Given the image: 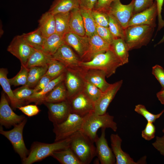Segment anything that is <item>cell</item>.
<instances>
[{"mask_svg":"<svg viewBox=\"0 0 164 164\" xmlns=\"http://www.w3.org/2000/svg\"><path fill=\"white\" fill-rule=\"evenodd\" d=\"M114 117L108 113L98 115L93 112L84 117L80 130L87 135L94 142L98 137V130L100 128H110L114 132L117 130V124Z\"/></svg>","mask_w":164,"mask_h":164,"instance_id":"obj_1","label":"cell"},{"mask_svg":"<svg viewBox=\"0 0 164 164\" xmlns=\"http://www.w3.org/2000/svg\"><path fill=\"white\" fill-rule=\"evenodd\" d=\"M94 143L80 130L72 136L70 147L82 164H89L97 156Z\"/></svg>","mask_w":164,"mask_h":164,"instance_id":"obj_2","label":"cell"},{"mask_svg":"<svg viewBox=\"0 0 164 164\" xmlns=\"http://www.w3.org/2000/svg\"><path fill=\"white\" fill-rule=\"evenodd\" d=\"M71 139L72 136L50 144L35 142L31 146L28 156L22 163L23 164H31L51 156L53 152L69 147Z\"/></svg>","mask_w":164,"mask_h":164,"instance_id":"obj_3","label":"cell"},{"mask_svg":"<svg viewBox=\"0 0 164 164\" xmlns=\"http://www.w3.org/2000/svg\"><path fill=\"white\" fill-rule=\"evenodd\" d=\"M122 65L120 60L110 50L97 54L90 61H81L80 63V66L82 68L98 69L104 71L107 78L114 74L117 68Z\"/></svg>","mask_w":164,"mask_h":164,"instance_id":"obj_4","label":"cell"},{"mask_svg":"<svg viewBox=\"0 0 164 164\" xmlns=\"http://www.w3.org/2000/svg\"><path fill=\"white\" fill-rule=\"evenodd\" d=\"M154 28L147 25H134L125 29L124 40L129 51L141 48L150 42Z\"/></svg>","mask_w":164,"mask_h":164,"instance_id":"obj_5","label":"cell"},{"mask_svg":"<svg viewBox=\"0 0 164 164\" xmlns=\"http://www.w3.org/2000/svg\"><path fill=\"white\" fill-rule=\"evenodd\" d=\"M84 117L70 113L67 119L62 123L53 125V130L55 137V142L69 138L80 130Z\"/></svg>","mask_w":164,"mask_h":164,"instance_id":"obj_6","label":"cell"},{"mask_svg":"<svg viewBox=\"0 0 164 164\" xmlns=\"http://www.w3.org/2000/svg\"><path fill=\"white\" fill-rule=\"evenodd\" d=\"M25 118L20 123L14 126L11 130L5 131L0 126V133L6 137L12 144L15 151L23 161L28 156L29 151L27 149L23 137V128L27 122Z\"/></svg>","mask_w":164,"mask_h":164,"instance_id":"obj_7","label":"cell"},{"mask_svg":"<svg viewBox=\"0 0 164 164\" xmlns=\"http://www.w3.org/2000/svg\"><path fill=\"white\" fill-rule=\"evenodd\" d=\"M36 50L25 40L22 35L15 36L7 48V51L20 60L21 65L25 66Z\"/></svg>","mask_w":164,"mask_h":164,"instance_id":"obj_8","label":"cell"},{"mask_svg":"<svg viewBox=\"0 0 164 164\" xmlns=\"http://www.w3.org/2000/svg\"><path fill=\"white\" fill-rule=\"evenodd\" d=\"M134 1L132 0L127 5L122 4L120 0L116 1L111 4L108 14L116 19L125 29L133 15Z\"/></svg>","mask_w":164,"mask_h":164,"instance_id":"obj_9","label":"cell"},{"mask_svg":"<svg viewBox=\"0 0 164 164\" xmlns=\"http://www.w3.org/2000/svg\"><path fill=\"white\" fill-rule=\"evenodd\" d=\"M78 69L67 68L64 82L66 88L67 100L82 91L85 81Z\"/></svg>","mask_w":164,"mask_h":164,"instance_id":"obj_10","label":"cell"},{"mask_svg":"<svg viewBox=\"0 0 164 164\" xmlns=\"http://www.w3.org/2000/svg\"><path fill=\"white\" fill-rule=\"evenodd\" d=\"M52 57L62 63L67 68L78 69L80 67L79 56L71 47L65 43L57 50Z\"/></svg>","mask_w":164,"mask_h":164,"instance_id":"obj_11","label":"cell"},{"mask_svg":"<svg viewBox=\"0 0 164 164\" xmlns=\"http://www.w3.org/2000/svg\"><path fill=\"white\" fill-rule=\"evenodd\" d=\"M48 109V118L53 125L60 124L65 120L71 113L70 107L67 100L56 103L43 102Z\"/></svg>","mask_w":164,"mask_h":164,"instance_id":"obj_12","label":"cell"},{"mask_svg":"<svg viewBox=\"0 0 164 164\" xmlns=\"http://www.w3.org/2000/svg\"><path fill=\"white\" fill-rule=\"evenodd\" d=\"M26 118L17 114L9 106L5 94L2 92L0 101V123L2 126L9 128L20 123Z\"/></svg>","mask_w":164,"mask_h":164,"instance_id":"obj_13","label":"cell"},{"mask_svg":"<svg viewBox=\"0 0 164 164\" xmlns=\"http://www.w3.org/2000/svg\"><path fill=\"white\" fill-rule=\"evenodd\" d=\"M67 100L70 104L71 113L84 117L94 112V104L83 91Z\"/></svg>","mask_w":164,"mask_h":164,"instance_id":"obj_14","label":"cell"},{"mask_svg":"<svg viewBox=\"0 0 164 164\" xmlns=\"http://www.w3.org/2000/svg\"><path fill=\"white\" fill-rule=\"evenodd\" d=\"M105 128H101V134L94 142L96 145L97 156L101 164H114L116 163V159L111 149L108 144L105 138Z\"/></svg>","mask_w":164,"mask_h":164,"instance_id":"obj_15","label":"cell"},{"mask_svg":"<svg viewBox=\"0 0 164 164\" xmlns=\"http://www.w3.org/2000/svg\"><path fill=\"white\" fill-rule=\"evenodd\" d=\"M158 15L157 4L155 1L149 8L134 14L128 23V26L147 25L155 28L156 26V18Z\"/></svg>","mask_w":164,"mask_h":164,"instance_id":"obj_16","label":"cell"},{"mask_svg":"<svg viewBox=\"0 0 164 164\" xmlns=\"http://www.w3.org/2000/svg\"><path fill=\"white\" fill-rule=\"evenodd\" d=\"M123 80L111 84L110 86L103 94L99 99L94 104V112L98 115L105 114L110 104L114 98L121 87Z\"/></svg>","mask_w":164,"mask_h":164,"instance_id":"obj_17","label":"cell"},{"mask_svg":"<svg viewBox=\"0 0 164 164\" xmlns=\"http://www.w3.org/2000/svg\"><path fill=\"white\" fill-rule=\"evenodd\" d=\"M80 70L85 81L95 85L103 92L107 90L111 85L106 81V74L102 70L81 67Z\"/></svg>","mask_w":164,"mask_h":164,"instance_id":"obj_18","label":"cell"},{"mask_svg":"<svg viewBox=\"0 0 164 164\" xmlns=\"http://www.w3.org/2000/svg\"><path fill=\"white\" fill-rule=\"evenodd\" d=\"M65 44L71 47L81 58L88 50L90 45L89 38L68 32L63 36Z\"/></svg>","mask_w":164,"mask_h":164,"instance_id":"obj_19","label":"cell"},{"mask_svg":"<svg viewBox=\"0 0 164 164\" xmlns=\"http://www.w3.org/2000/svg\"><path fill=\"white\" fill-rule=\"evenodd\" d=\"M89 47L83 56L80 58L82 62L91 60L96 55L110 50V45L103 40L96 33L89 37Z\"/></svg>","mask_w":164,"mask_h":164,"instance_id":"obj_20","label":"cell"},{"mask_svg":"<svg viewBox=\"0 0 164 164\" xmlns=\"http://www.w3.org/2000/svg\"><path fill=\"white\" fill-rule=\"evenodd\" d=\"M111 149L116 159V164H137L139 161L135 162L130 155L122 149V140L118 134H112L110 136Z\"/></svg>","mask_w":164,"mask_h":164,"instance_id":"obj_21","label":"cell"},{"mask_svg":"<svg viewBox=\"0 0 164 164\" xmlns=\"http://www.w3.org/2000/svg\"><path fill=\"white\" fill-rule=\"evenodd\" d=\"M8 71L6 68H1L0 69V84L4 92L10 101L11 106L14 109L22 106L24 103V101L18 100L15 96L11 89V84L7 77Z\"/></svg>","mask_w":164,"mask_h":164,"instance_id":"obj_22","label":"cell"},{"mask_svg":"<svg viewBox=\"0 0 164 164\" xmlns=\"http://www.w3.org/2000/svg\"><path fill=\"white\" fill-rule=\"evenodd\" d=\"M65 78V72L58 77L52 80L43 90L34 93L25 101L27 103L34 102L37 104L42 103L46 96L58 84L63 81Z\"/></svg>","mask_w":164,"mask_h":164,"instance_id":"obj_23","label":"cell"},{"mask_svg":"<svg viewBox=\"0 0 164 164\" xmlns=\"http://www.w3.org/2000/svg\"><path fill=\"white\" fill-rule=\"evenodd\" d=\"M38 27L45 38L56 32L54 15L49 11L42 15L38 20Z\"/></svg>","mask_w":164,"mask_h":164,"instance_id":"obj_24","label":"cell"},{"mask_svg":"<svg viewBox=\"0 0 164 164\" xmlns=\"http://www.w3.org/2000/svg\"><path fill=\"white\" fill-rule=\"evenodd\" d=\"M68 32L81 36L85 35L83 18L80 8L74 9L70 12Z\"/></svg>","mask_w":164,"mask_h":164,"instance_id":"obj_25","label":"cell"},{"mask_svg":"<svg viewBox=\"0 0 164 164\" xmlns=\"http://www.w3.org/2000/svg\"><path fill=\"white\" fill-rule=\"evenodd\" d=\"M110 50L120 60L123 65L128 63L129 50L124 39H114L110 45Z\"/></svg>","mask_w":164,"mask_h":164,"instance_id":"obj_26","label":"cell"},{"mask_svg":"<svg viewBox=\"0 0 164 164\" xmlns=\"http://www.w3.org/2000/svg\"><path fill=\"white\" fill-rule=\"evenodd\" d=\"M78 0H54L48 10L53 15L70 12L79 8Z\"/></svg>","mask_w":164,"mask_h":164,"instance_id":"obj_27","label":"cell"},{"mask_svg":"<svg viewBox=\"0 0 164 164\" xmlns=\"http://www.w3.org/2000/svg\"><path fill=\"white\" fill-rule=\"evenodd\" d=\"M64 44L63 36L55 32L46 38L42 50L47 55L52 56Z\"/></svg>","mask_w":164,"mask_h":164,"instance_id":"obj_28","label":"cell"},{"mask_svg":"<svg viewBox=\"0 0 164 164\" xmlns=\"http://www.w3.org/2000/svg\"><path fill=\"white\" fill-rule=\"evenodd\" d=\"M67 100V93L64 81L56 85L44 98L43 102L56 103Z\"/></svg>","mask_w":164,"mask_h":164,"instance_id":"obj_29","label":"cell"},{"mask_svg":"<svg viewBox=\"0 0 164 164\" xmlns=\"http://www.w3.org/2000/svg\"><path fill=\"white\" fill-rule=\"evenodd\" d=\"M52 56L45 53L42 50H36L29 57L26 65L28 69L35 67L48 66Z\"/></svg>","mask_w":164,"mask_h":164,"instance_id":"obj_30","label":"cell"},{"mask_svg":"<svg viewBox=\"0 0 164 164\" xmlns=\"http://www.w3.org/2000/svg\"><path fill=\"white\" fill-rule=\"evenodd\" d=\"M51 156L62 164H82L70 146L53 152Z\"/></svg>","mask_w":164,"mask_h":164,"instance_id":"obj_31","label":"cell"},{"mask_svg":"<svg viewBox=\"0 0 164 164\" xmlns=\"http://www.w3.org/2000/svg\"><path fill=\"white\" fill-rule=\"evenodd\" d=\"M22 35L25 40L32 47L36 50H42L46 38L43 36L39 27Z\"/></svg>","mask_w":164,"mask_h":164,"instance_id":"obj_32","label":"cell"},{"mask_svg":"<svg viewBox=\"0 0 164 164\" xmlns=\"http://www.w3.org/2000/svg\"><path fill=\"white\" fill-rule=\"evenodd\" d=\"M54 15L55 20L56 33L63 36L68 32L70 12L59 13Z\"/></svg>","mask_w":164,"mask_h":164,"instance_id":"obj_33","label":"cell"},{"mask_svg":"<svg viewBox=\"0 0 164 164\" xmlns=\"http://www.w3.org/2000/svg\"><path fill=\"white\" fill-rule=\"evenodd\" d=\"M80 9L85 31V35L90 37L96 33V25L91 14L92 10Z\"/></svg>","mask_w":164,"mask_h":164,"instance_id":"obj_34","label":"cell"},{"mask_svg":"<svg viewBox=\"0 0 164 164\" xmlns=\"http://www.w3.org/2000/svg\"><path fill=\"white\" fill-rule=\"evenodd\" d=\"M48 66L35 67L29 69L28 81L26 85L30 88H34L45 74Z\"/></svg>","mask_w":164,"mask_h":164,"instance_id":"obj_35","label":"cell"},{"mask_svg":"<svg viewBox=\"0 0 164 164\" xmlns=\"http://www.w3.org/2000/svg\"><path fill=\"white\" fill-rule=\"evenodd\" d=\"M66 69V67L62 63L52 58L45 75L53 79L64 73Z\"/></svg>","mask_w":164,"mask_h":164,"instance_id":"obj_36","label":"cell"},{"mask_svg":"<svg viewBox=\"0 0 164 164\" xmlns=\"http://www.w3.org/2000/svg\"><path fill=\"white\" fill-rule=\"evenodd\" d=\"M82 91L94 104L99 99L103 93L97 87L85 81Z\"/></svg>","mask_w":164,"mask_h":164,"instance_id":"obj_37","label":"cell"},{"mask_svg":"<svg viewBox=\"0 0 164 164\" xmlns=\"http://www.w3.org/2000/svg\"><path fill=\"white\" fill-rule=\"evenodd\" d=\"M29 69L21 65V69L18 73L12 78L9 79L11 85L15 86L26 85L27 82Z\"/></svg>","mask_w":164,"mask_h":164,"instance_id":"obj_38","label":"cell"},{"mask_svg":"<svg viewBox=\"0 0 164 164\" xmlns=\"http://www.w3.org/2000/svg\"><path fill=\"white\" fill-rule=\"evenodd\" d=\"M108 28L115 39L122 38L124 39L125 29L113 17L108 14Z\"/></svg>","mask_w":164,"mask_h":164,"instance_id":"obj_39","label":"cell"},{"mask_svg":"<svg viewBox=\"0 0 164 164\" xmlns=\"http://www.w3.org/2000/svg\"><path fill=\"white\" fill-rule=\"evenodd\" d=\"M135 111L138 114L144 117L147 122L154 123L156 119L159 118L164 112L162 110L160 113L153 114L149 111L142 104H138L135 106Z\"/></svg>","mask_w":164,"mask_h":164,"instance_id":"obj_40","label":"cell"},{"mask_svg":"<svg viewBox=\"0 0 164 164\" xmlns=\"http://www.w3.org/2000/svg\"><path fill=\"white\" fill-rule=\"evenodd\" d=\"M91 14L96 25L108 27L109 17L108 13L92 9Z\"/></svg>","mask_w":164,"mask_h":164,"instance_id":"obj_41","label":"cell"},{"mask_svg":"<svg viewBox=\"0 0 164 164\" xmlns=\"http://www.w3.org/2000/svg\"><path fill=\"white\" fill-rule=\"evenodd\" d=\"M15 97L19 100L24 101L35 93L33 89L26 85L18 88L13 91Z\"/></svg>","mask_w":164,"mask_h":164,"instance_id":"obj_42","label":"cell"},{"mask_svg":"<svg viewBox=\"0 0 164 164\" xmlns=\"http://www.w3.org/2000/svg\"><path fill=\"white\" fill-rule=\"evenodd\" d=\"M96 33L103 40L110 45L115 39L108 27L96 25Z\"/></svg>","mask_w":164,"mask_h":164,"instance_id":"obj_43","label":"cell"},{"mask_svg":"<svg viewBox=\"0 0 164 164\" xmlns=\"http://www.w3.org/2000/svg\"><path fill=\"white\" fill-rule=\"evenodd\" d=\"M133 14H135L143 11L151 7L153 4V0H134Z\"/></svg>","mask_w":164,"mask_h":164,"instance_id":"obj_44","label":"cell"},{"mask_svg":"<svg viewBox=\"0 0 164 164\" xmlns=\"http://www.w3.org/2000/svg\"><path fill=\"white\" fill-rule=\"evenodd\" d=\"M155 132L153 123L147 122L145 129L142 132V136L145 140L150 141L155 137Z\"/></svg>","mask_w":164,"mask_h":164,"instance_id":"obj_45","label":"cell"},{"mask_svg":"<svg viewBox=\"0 0 164 164\" xmlns=\"http://www.w3.org/2000/svg\"><path fill=\"white\" fill-rule=\"evenodd\" d=\"M25 114L28 117H32L38 114L40 110L36 105H27L21 106L18 108Z\"/></svg>","mask_w":164,"mask_h":164,"instance_id":"obj_46","label":"cell"},{"mask_svg":"<svg viewBox=\"0 0 164 164\" xmlns=\"http://www.w3.org/2000/svg\"><path fill=\"white\" fill-rule=\"evenodd\" d=\"M152 73L159 83L162 89H164V69L161 66L156 64L152 67Z\"/></svg>","mask_w":164,"mask_h":164,"instance_id":"obj_47","label":"cell"},{"mask_svg":"<svg viewBox=\"0 0 164 164\" xmlns=\"http://www.w3.org/2000/svg\"><path fill=\"white\" fill-rule=\"evenodd\" d=\"M117 0H97L93 9L108 13L112 3Z\"/></svg>","mask_w":164,"mask_h":164,"instance_id":"obj_48","label":"cell"},{"mask_svg":"<svg viewBox=\"0 0 164 164\" xmlns=\"http://www.w3.org/2000/svg\"><path fill=\"white\" fill-rule=\"evenodd\" d=\"M52 80L53 79L50 77L44 75L34 88L35 93L39 92L43 90Z\"/></svg>","mask_w":164,"mask_h":164,"instance_id":"obj_49","label":"cell"},{"mask_svg":"<svg viewBox=\"0 0 164 164\" xmlns=\"http://www.w3.org/2000/svg\"><path fill=\"white\" fill-rule=\"evenodd\" d=\"M164 0H155L158 10V26L157 31H160L164 27V20L162 17L161 12Z\"/></svg>","mask_w":164,"mask_h":164,"instance_id":"obj_50","label":"cell"},{"mask_svg":"<svg viewBox=\"0 0 164 164\" xmlns=\"http://www.w3.org/2000/svg\"><path fill=\"white\" fill-rule=\"evenodd\" d=\"M152 144L161 155L164 156V135L160 137L156 136L155 141Z\"/></svg>","mask_w":164,"mask_h":164,"instance_id":"obj_51","label":"cell"},{"mask_svg":"<svg viewBox=\"0 0 164 164\" xmlns=\"http://www.w3.org/2000/svg\"><path fill=\"white\" fill-rule=\"evenodd\" d=\"M97 0H78L80 9L92 10Z\"/></svg>","mask_w":164,"mask_h":164,"instance_id":"obj_52","label":"cell"},{"mask_svg":"<svg viewBox=\"0 0 164 164\" xmlns=\"http://www.w3.org/2000/svg\"><path fill=\"white\" fill-rule=\"evenodd\" d=\"M156 96L161 104L164 105V89L158 92L156 94Z\"/></svg>","mask_w":164,"mask_h":164,"instance_id":"obj_53","label":"cell"},{"mask_svg":"<svg viewBox=\"0 0 164 164\" xmlns=\"http://www.w3.org/2000/svg\"><path fill=\"white\" fill-rule=\"evenodd\" d=\"M164 42V35H163L161 39L159 41L157 44L156 45L160 44Z\"/></svg>","mask_w":164,"mask_h":164,"instance_id":"obj_54","label":"cell"},{"mask_svg":"<svg viewBox=\"0 0 164 164\" xmlns=\"http://www.w3.org/2000/svg\"><path fill=\"white\" fill-rule=\"evenodd\" d=\"M162 132L164 133V128L163 129Z\"/></svg>","mask_w":164,"mask_h":164,"instance_id":"obj_55","label":"cell"}]
</instances>
